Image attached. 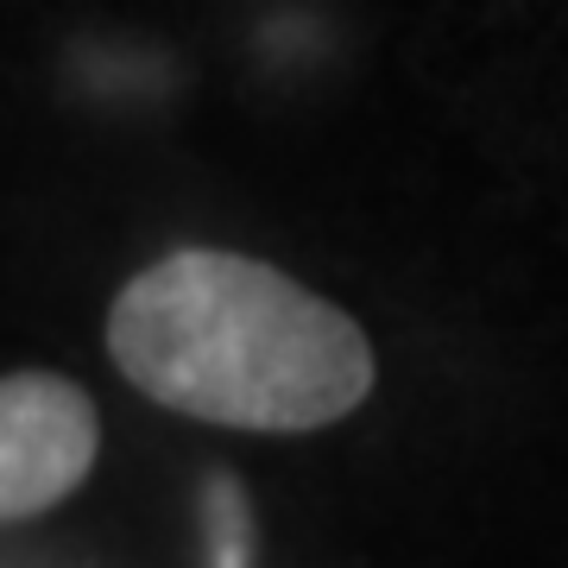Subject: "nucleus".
I'll return each mask as SVG.
<instances>
[{"mask_svg":"<svg viewBox=\"0 0 568 568\" xmlns=\"http://www.w3.org/2000/svg\"><path fill=\"white\" fill-rule=\"evenodd\" d=\"M102 424L89 392L58 373L0 379V525L63 506L89 480Z\"/></svg>","mask_w":568,"mask_h":568,"instance_id":"nucleus-2","label":"nucleus"},{"mask_svg":"<svg viewBox=\"0 0 568 568\" xmlns=\"http://www.w3.org/2000/svg\"><path fill=\"white\" fill-rule=\"evenodd\" d=\"M203 511H209V568H246V556H253V511H246L241 487L215 474L203 493Z\"/></svg>","mask_w":568,"mask_h":568,"instance_id":"nucleus-3","label":"nucleus"},{"mask_svg":"<svg viewBox=\"0 0 568 568\" xmlns=\"http://www.w3.org/2000/svg\"><path fill=\"white\" fill-rule=\"evenodd\" d=\"M108 347L159 405L227 429H323L373 392V347L347 310L278 265L183 246L114 297Z\"/></svg>","mask_w":568,"mask_h":568,"instance_id":"nucleus-1","label":"nucleus"}]
</instances>
